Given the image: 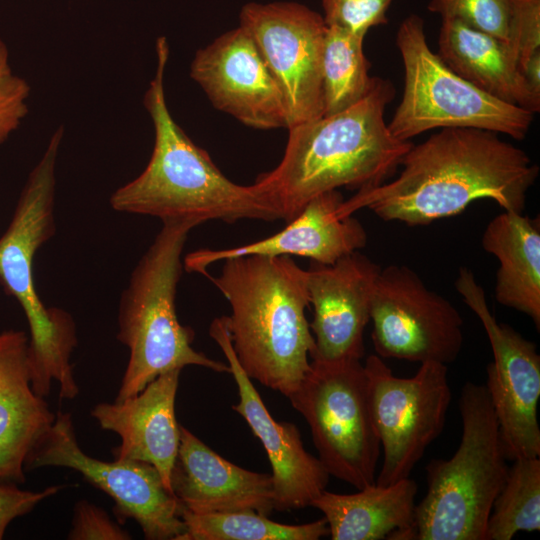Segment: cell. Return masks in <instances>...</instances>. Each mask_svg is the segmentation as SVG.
<instances>
[{
    "mask_svg": "<svg viewBox=\"0 0 540 540\" xmlns=\"http://www.w3.org/2000/svg\"><path fill=\"white\" fill-rule=\"evenodd\" d=\"M381 267L358 251L334 264L313 262L307 270L310 329L315 341L311 360L334 361L364 356V329Z\"/></svg>",
    "mask_w": 540,
    "mask_h": 540,
    "instance_id": "17",
    "label": "cell"
},
{
    "mask_svg": "<svg viewBox=\"0 0 540 540\" xmlns=\"http://www.w3.org/2000/svg\"><path fill=\"white\" fill-rule=\"evenodd\" d=\"M288 399L306 420L330 476L358 490L375 484L381 445L361 360H311L310 370Z\"/></svg>",
    "mask_w": 540,
    "mask_h": 540,
    "instance_id": "9",
    "label": "cell"
},
{
    "mask_svg": "<svg viewBox=\"0 0 540 540\" xmlns=\"http://www.w3.org/2000/svg\"><path fill=\"white\" fill-rule=\"evenodd\" d=\"M462 435L448 459L426 466L428 489L415 507L417 540H485L493 503L509 470L499 424L484 384L466 382Z\"/></svg>",
    "mask_w": 540,
    "mask_h": 540,
    "instance_id": "7",
    "label": "cell"
},
{
    "mask_svg": "<svg viewBox=\"0 0 540 540\" xmlns=\"http://www.w3.org/2000/svg\"><path fill=\"white\" fill-rule=\"evenodd\" d=\"M393 84L376 77L369 94L346 110L290 127L280 163L253 186L288 223L315 196L361 190L391 177L411 141L397 139L384 119Z\"/></svg>",
    "mask_w": 540,
    "mask_h": 540,
    "instance_id": "2",
    "label": "cell"
},
{
    "mask_svg": "<svg viewBox=\"0 0 540 540\" xmlns=\"http://www.w3.org/2000/svg\"><path fill=\"white\" fill-rule=\"evenodd\" d=\"M240 26L281 90L287 129L323 116V17L294 2L248 3L240 12Z\"/></svg>",
    "mask_w": 540,
    "mask_h": 540,
    "instance_id": "14",
    "label": "cell"
},
{
    "mask_svg": "<svg viewBox=\"0 0 540 540\" xmlns=\"http://www.w3.org/2000/svg\"><path fill=\"white\" fill-rule=\"evenodd\" d=\"M64 467L80 473L86 481L114 501L120 523L133 519L145 539L181 540L185 524L182 505L166 487L158 470L136 460L106 462L87 455L78 444L71 415L58 411L51 428L26 458L25 472L40 467Z\"/></svg>",
    "mask_w": 540,
    "mask_h": 540,
    "instance_id": "11",
    "label": "cell"
},
{
    "mask_svg": "<svg viewBox=\"0 0 540 540\" xmlns=\"http://www.w3.org/2000/svg\"><path fill=\"white\" fill-rule=\"evenodd\" d=\"M156 52V73L144 96L155 131L153 152L144 171L111 195V207L157 217L162 223L195 226L211 220L280 219L253 184L242 186L229 180L174 121L164 92L169 56L165 37L157 39Z\"/></svg>",
    "mask_w": 540,
    "mask_h": 540,
    "instance_id": "4",
    "label": "cell"
},
{
    "mask_svg": "<svg viewBox=\"0 0 540 540\" xmlns=\"http://www.w3.org/2000/svg\"><path fill=\"white\" fill-rule=\"evenodd\" d=\"M326 26H337L365 36L374 26L388 22L392 0H321Z\"/></svg>",
    "mask_w": 540,
    "mask_h": 540,
    "instance_id": "30",
    "label": "cell"
},
{
    "mask_svg": "<svg viewBox=\"0 0 540 540\" xmlns=\"http://www.w3.org/2000/svg\"><path fill=\"white\" fill-rule=\"evenodd\" d=\"M209 334L226 357L238 388L239 402L232 409L245 419L268 456L274 510L282 512L310 506L313 499L326 490L329 473L319 458L305 449L297 426L276 421L267 410L234 353L227 316L215 318Z\"/></svg>",
    "mask_w": 540,
    "mask_h": 540,
    "instance_id": "16",
    "label": "cell"
},
{
    "mask_svg": "<svg viewBox=\"0 0 540 540\" xmlns=\"http://www.w3.org/2000/svg\"><path fill=\"white\" fill-rule=\"evenodd\" d=\"M27 82L15 75L8 61V49L0 39V144L19 126L28 113Z\"/></svg>",
    "mask_w": 540,
    "mask_h": 540,
    "instance_id": "31",
    "label": "cell"
},
{
    "mask_svg": "<svg viewBox=\"0 0 540 540\" xmlns=\"http://www.w3.org/2000/svg\"><path fill=\"white\" fill-rule=\"evenodd\" d=\"M481 243L499 261L494 291L497 302L528 315L539 330V219L504 211L488 223Z\"/></svg>",
    "mask_w": 540,
    "mask_h": 540,
    "instance_id": "24",
    "label": "cell"
},
{
    "mask_svg": "<svg viewBox=\"0 0 540 540\" xmlns=\"http://www.w3.org/2000/svg\"><path fill=\"white\" fill-rule=\"evenodd\" d=\"M507 3L505 44L510 58L521 73L527 61L540 54V0H507Z\"/></svg>",
    "mask_w": 540,
    "mask_h": 540,
    "instance_id": "29",
    "label": "cell"
},
{
    "mask_svg": "<svg viewBox=\"0 0 540 540\" xmlns=\"http://www.w3.org/2000/svg\"><path fill=\"white\" fill-rule=\"evenodd\" d=\"M190 222H165L134 268L119 307L117 339L129 360L115 401L141 392L159 375L197 365L230 373L228 364L192 347L195 333L177 317L175 298Z\"/></svg>",
    "mask_w": 540,
    "mask_h": 540,
    "instance_id": "6",
    "label": "cell"
},
{
    "mask_svg": "<svg viewBox=\"0 0 540 540\" xmlns=\"http://www.w3.org/2000/svg\"><path fill=\"white\" fill-rule=\"evenodd\" d=\"M71 540H129L130 534L111 520L100 507L81 500L75 504L72 528L68 534Z\"/></svg>",
    "mask_w": 540,
    "mask_h": 540,
    "instance_id": "32",
    "label": "cell"
},
{
    "mask_svg": "<svg viewBox=\"0 0 540 540\" xmlns=\"http://www.w3.org/2000/svg\"><path fill=\"white\" fill-rule=\"evenodd\" d=\"M370 320L372 342L381 358L410 362H454L461 352L463 319L452 303L427 288L406 265L381 268Z\"/></svg>",
    "mask_w": 540,
    "mask_h": 540,
    "instance_id": "12",
    "label": "cell"
},
{
    "mask_svg": "<svg viewBox=\"0 0 540 540\" xmlns=\"http://www.w3.org/2000/svg\"><path fill=\"white\" fill-rule=\"evenodd\" d=\"M455 289L476 314L489 339L493 361L486 367L485 387L507 459L540 456L537 405L540 397V355L534 342L491 313L474 273L461 267Z\"/></svg>",
    "mask_w": 540,
    "mask_h": 540,
    "instance_id": "13",
    "label": "cell"
},
{
    "mask_svg": "<svg viewBox=\"0 0 540 540\" xmlns=\"http://www.w3.org/2000/svg\"><path fill=\"white\" fill-rule=\"evenodd\" d=\"M436 54L487 94L534 114L540 110V98L513 63L504 41L458 20L442 19Z\"/></svg>",
    "mask_w": 540,
    "mask_h": 540,
    "instance_id": "23",
    "label": "cell"
},
{
    "mask_svg": "<svg viewBox=\"0 0 540 540\" xmlns=\"http://www.w3.org/2000/svg\"><path fill=\"white\" fill-rule=\"evenodd\" d=\"M494 500L485 540H510L519 531L540 530V460L517 458Z\"/></svg>",
    "mask_w": 540,
    "mask_h": 540,
    "instance_id": "27",
    "label": "cell"
},
{
    "mask_svg": "<svg viewBox=\"0 0 540 540\" xmlns=\"http://www.w3.org/2000/svg\"><path fill=\"white\" fill-rule=\"evenodd\" d=\"M181 540H318L329 535L326 519L289 525L252 510L192 513L182 507Z\"/></svg>",
    "mask_w": 540,
    "mask_h": 540,
    "instance_id": "26",
    "label": "cell"
},
{
    "mask_svg": "<svg viewBox=\"0 0 540 540\" xmlns=\"http://www.w3.org/2000/svg\"><path fill=\"white\" fill-rule=\"evenodd\" d=\"M190 76L212 105L256 129L287 128L280 88L249 33L241 26L199 49Z\"/></svg>",
    "mask_w": 540,
    "mask_h": 540,
    "instance_id": "15",
    "label": "cell"
},
{
    "mask_svg": "<svg viewBox=\"0 0 540 540\" xmlns=\"http://www.w3.org/2000/svg\"><path fill=\"white\" fill-rule=\"evenodd\" d=\"M427 8L442 19H455L501 41L507 40V0H428Z\"/></svg>",
    "mask_w": 540,
    "mask_h": 540,
    "instance_id": "28",
    "label": "cell"
},
{
    "mask_svg": "<svg viewBox=\"0 0 540 540\" xmlns=\"http://www.w3.org/2000/svg\"><path fill=\"white\" fill-rule=\"evenodd\" d=\"M344 200L338 190L319 194L276 234L238 247L194 251L185 257V268L204 275L213 263L248 255L300 256L323 265L334 264L364 248L368 239L358 219L339 214Z\"/></svg>",
    "mask_w": 540,
    "mask_h": 540,
    "instance_id": "18",
    "label": "cell"
},
{
    "mask_svg": "<svg viewBox=\"0 0 540 540\" xmlns=\"http://www.w3.org/2000/svg\"><path fill=\"white\" fill-rule=\"evenodd\" d=\"M180 373V369L165 372L138 394L122 401L99 403L91 410L103 430L121 439L112 450L114 459L152 464L171 492L170 475L180 443V425L175 415Z\"/></svg>",
    "mask_w": 540,
    "mask_h": 540,
    "instance_id": "20",
    "label": "cell"
},
{
    "mask_svg": "<svg viewBox=\"0 0 540 540\" xmlns=\"http://www.w3.org/2000/svg\"><path fill=\"white\" fill-rule=\"evenodd\" d=\"M204 275L227 299V326L237 360L251 378L289 398L310 370L315 341L306 317L307 270L290 256L223 260Z\"/></svg>",
    "mask_w": 540,
    "mask_h": 540,
    "instance_id": "3",
    "label": "cell"
},
{
    "mask_svg": "<svg viewBox=\"0 0 540 540\" xmlns=\"http://www.w3.org/2000/svg\"><path fill=\"white\" fill-rule=\"evenodd\" d=\"M396 46L404 66V90L391 121L394 137L410 141L442 128H476L523 140L534 113L503 102L452 71L429 48L424 20L410 14L399 25Z\"/></svg>",
    "mask_w": 540,
    "mask_h": 540,
    "instance_id": "8",
    "label": "cell"
},
{
    "mask_svg": "<svg viewBox=\"0 0 540 540\" xmlns=\"http://www.w3.org/2000/svg\"><path fill=\"white\" fill-rule=\"evenodd\" d=\"M55 418L32 388L29 337L0 332V484L25 482L26 458Z\"/></svg>",
    "mask_w": 540,
    "mask_h": 540,
    "instance_id": "21",
    "label": "cell"
},
{
    "mask_svg": "<svg viewBox=\"0 0 540 540\" xmlns=\"http://www.w3.org/2000/svg\"><path fill=\"white\" fill-rule=\"evenodd\" d=\"M365 36L327 26L322 55L324 115L348 109L366 97L376 77L369 75L363 52Z\"/></svg>",
    "mask_w": 540,
    "mask_h": 540,
    "instance_id": "25",
    "label": "cell"
},
{
    "mask_svg": "<svg viewBox=\"0 0 540 540\" xmlns=\"http://www.w3.org/2000/svg\"><path fill=\"white\" fill-rule=\"evenodd\" d=\"M62 136L60 127L29 174L12 220L0 237V282L16 298L28 322L34 392L45 398L56 381L60 398L72 400L79 393L70 363L77 345L76 326L68 312L44 305L35 290L32 268L36 251L55 232V167Z\"/></svg>",
    "mask_w": 540,
    "mask_h": 540,
    "instance_id": "5",
    "label": "cell"
},
{
    "mask_svg": "<svg viewBox=\"0 0 540 540\" xmlns=\"http://www.w3.org/2000/svg\"><path fill=\"white\" fill-rule=\"evenodd\" d=\"M411 478L388 486L376 483L353 494L324 490L310 506L324 514L332 540L416 539L415 497Z\"/></svg>",
    "mask_w": 540,
    "mask_h": 540,
    "instance_id": "22",
    "label": "cell"
},
{
    "mask_svg": "<svg viewBox=\"0 0 540 540\" xmlns=\"http://www.w3.org/2000/svg\"><path fill=\"white\" fill-rule=\"evenodd\" d=\"M170 486L182 507L192 513L274 510L271 474L244 469L217 454L180 425V443Z\"/></svg>",
    "mask_w": 540,
    "mask_h": 540,
    "instance_id": "19",
    "label": "cell"
},
{
    "mask_svg": "<svg viewBox=\"0 0 540 540\" xmlns=\"http://www.w3.org/2000/svg\"><path fill=\"white\" fill-rule=\"evenodd\" d=\"M64 486L28 491L14 484H0V540L12 521L30 513L40 502L57 494Z\"/></svg>",
    "mask_w": 540,
    "mask_h": 540,
    "instance_id": "33",
    "label": "cell"
},
{
    "mask_svg": "<svg viewBox=\"0 0 540 540\" xmlns=\"http://www.w3.org/2000/svg\"><path fill=\"white\" fill-rule=\"evenodd\" d=\"M397 178L358 190L339 207L341 216L368 208L384 221L427 225L491 199L504 211L522 213L539 167L498 133L442 128L409 149Z\"/></svg>",
    "mask_w": 540,
    "mask_h": 540,
    "instance_id": "1",
    "label": "cell"
},
{
    "mask_svg": "<svg viewBox=\"0 0 540 540\" xmlns=\"http://www.w3.org/2000/svg\"><path fill=\"white\" fill-rule=\"evenodd\" d=\"M374 426L383 449L375 483L408 478L428 446L442 433L451 389L446 364L422 362L415 375L397 377L378 355L364 364Z\"/></svg>",
    "mask_w": 540,
    "mask_h": 540,
    "instance_id": "10",
    "label": "cell"
}]
</instances>
